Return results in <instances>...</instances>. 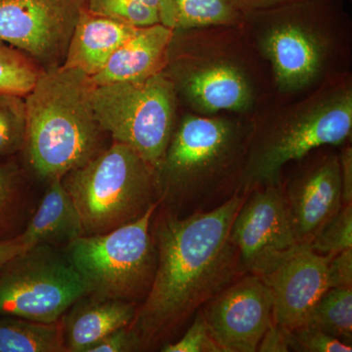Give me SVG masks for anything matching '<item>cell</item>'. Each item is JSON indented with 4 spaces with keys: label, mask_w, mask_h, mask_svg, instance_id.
<instances>
[{
    "label": "cell",
    "mask_w": 352,
    "mask_h": 352,
    "mask_svg": "<svg viewBox=\"0 0 352 352\" xmlns=\"http://www.w3.org/2000/svg\"><path fill=\"white\" fill-rule=\"evenodd\" d=\"M329 288H352V248L335 254L328 267Z\"/></svg>",
    "instance_id": "obj_30"
},
{
    "label": "cell",
    "mask_w": 352,
    "mask_h": 352,
    "mask_svg": "<svg viewBox=\"0 0 352 352\" xmlns=\"http://www.w3.org/2000/svg\"><path fill=\"white\" fill-rule=\"evenodd\" d=\"M252 120L239 193L280 184L289 164L351 141L352 74L307 94L275 98Z\"/></svg>",
    "instance_id": "obj_5"
},
{
    "label": "cell",
    "mask_w": 352,
    "mask_h": 352,
    "mask_svg": "<svg viewBox=\"0 0 352 352\" xmlns=\"http://www.w3.org/2000/svg\"><path fill=\"white\" fill-rule=\"evenodd\" d=\"M245 13L236 0H161L160 24L173 31L241 25Z\"/></svg>",
    "instance_id": "obj_20"
},
{
    "label": "cell",
    "mask_w": 352,
    "mask_h": 352,
    "mask_svg": "<svg viewBox=\"0 0 352 352\" xmlns=\"http://www.w3.org/2000/svg\"><path fill=\"white\" fill-rule=\"evenodd\" d=\"M247 197L236 193L219 207L186 217L157 208L151 224L156 274L127 327L139 351L173 342L204 305L245 275L231 228Z\"/></svg>",
    "instance_id": "obj_1"
},
{
    "label": "cell",
    "mask_w": 352,
    "mask_h": 352,
    "mask_svg": "<svg viewBox=\"0 0 352 352\" xmlns=\"http://www.w3.org/2000/svg\"><path fill=\"white\" fill-rule=\"evenodd\" d=\"M161 0H87L92 12L102 14L142 28L160 23Z\"/></svg>",
    "instance_id": "obj_25"
},
{
    "label": "cell",
    "mask_w": 352,
    "mask_h": 352,
    "mask_svg": "<svg viewBox=\"0 0 352 352\" xmlns=\"http://www.w3.org/2000/svg\"><path fill=\"white\" fill-rule=\"evenodd\" d=\"M310 248L317 254L333 256L352 248V204L344 205L324 224Z\"/></svg>",
    "instance_id": "obj_26"
},
{
    "label": "cell",
    "mask_w": 352,
    "mask_h": 352,
    "mask_svg": "<svg viewBox=\"0 0 352 352\" xmlns=\"http://www.w3.org/2000/svg\"><path fill=\"white\" fill-rule=\"evenodd\" d=\"M245 13L286 6L298 0H236Z\"/></svg>",
    "instance_id": "obj_35"
},
{
    "label": "cell",
    "mask_w": 352,
    "mask_h": 352,
    "mask_svg": "<svg viewBox=\"0 0 352 352\" xmlns=\"http://www.w3.org/2000/svg\"><path fill=\"white\" fill-rule=\"evenodd\" d=\"M138 29L124 21L92 12L85 6L69 41L64 68L92 78L105 68L113 53Z\"/></svg>",
    "instance_id": "obj_17"
},
{
    "label": "cell",
    "mask_w": 352,
    "mask_h": 352,
    "mask_svg": "<svg viewBox=\"0 0 352 352\" xmlns=\"http://www.w3.org/2000/svg\"><path fill=\"white\" fill-rule=\"evenodd\" d=\"M87 289L69 261L47 244L30 248L0 273V314L54 323Z\"/></svg>",
    "instance_id": "obj_10"
},
{
    "label": "cell",
    "mask_w": 352,
    "mask_h": 352,
    "mask_svg": "<svg viewBox=\"0 0 352 352\" xmlns=\"http://www.w3.org/2000/svg\"><path fill=\"white\" fill-rule=\"evenodd\" d=\"M29 249L21 241L19 235L12 239L0 240V273L7 264Z\"/></svg>",
    "instance_id": "obj_34"
},
{
    "label": "cell",
    "mask_w": 352,
    "mask_h": 352,
    "mask_svg": "<svg viewBox=\"0 0 352 352\" xmlns=\"http://www.w3.org/2000/svg\"><path fill=\"white\" fill-rule=\"evenodd\" d=\"M43 71L24 52L0 41V94L25 98Z\"/></svg>",
    "instance_id": "obj_23"
},
{
    "label": "cell",
    "mask_w": 352,
    "mask_h": 352,
    "mask_svg": "<svg viewBox=\"0 0 352 352\" xmlns=\"http://www.w3.org/2000/svg\"><path fill=\"white\" fill-rule=\"evenodd\" d=\"M331 258L302 244L276 270L261 278L272 294L274 323L288 330L305 325L312 308L330 289Z\"/></svg>",
    "instance_id": "obj_15"
},
{
    "label": "cell",
    "mask_w": 352,
    "mask_h": 352,
    "mask_svg": "<svg viewBox=\"0 0 352 352\" xmlns=\"http://www.w3.org/2000/svg\"><path fill=\"white\" fill-rule=\"evenodd\" d=\"M20 199L17 168L12 164H0V223L17 210Z\"/></svg>",
    "instance_id": "obj_29"
},
{
    "label": "cell",
    "mask_w": 352,
    "mask_h": 352,
    "mask_svg": "<svg viewBox=\"0 0 352 352\" xmlns=\"http://www.w3.org/2000/svg\"><path fill=\"white\" fill-rule=\"evenodd\" d=\"M139 351L135 338L129 328H120L109 333L88 349L87 352H126Z\"/></svg>",
    "instance_id": "obj_31"
},
{
    "label": "cell",
    "mask_w": 352,
    "mask_h": 352,
    "mask_svg": "<svg viewBox=\"0 0 352 352\" xmlns=\"http://www.w3.org/2000/svg\"><path fill=\"white\" fill-rule=\"evenodd\" d=\"M222 352H256L273 321V298L261 277L245 274L200 309Z\"/></svg>",
    "instance_id": "obj_14"
},
{
    "label": "cell",
    "mask_w": 352,
    "mask_h": 352,
    "mask_svg": "<svg viewBox=\"0 0 352 352\" xmlns=\"http://www.w3.org/2000/svg\"><path fill=\"white\" fill-rule=\"evenodd\" d=\"M258 351L285 352L291 351L289 347V330L278 324H270L259 342Z\"/></svg>",
    "instance_id": "obj_32"
},
{
    "label": "cell",
    "mask_w": 352,
    "mask_h": 352,
    "mask_svg": "<svg viewBox=\"0 0 352 352\" xmlns=\"http://www.w3.org/2000/svg\"><path fill=\"white\" fill-rule=\"evenodd\" d=\"M159 201L142 217L98 235H82L65 254L78 271L87 296L141 303L151 289L157 252L151 231Z\"/></svg>",
    "instance_id": "obj_8"
},
{
    "label": "cell",
    "mask_w": 352,
    "mask_h": 352,
    "mask_svg": "<svg viewBox=\"0 0 352 352\" xmlns=\"http://www.w3.org/2000/svg\"><path fill=\"white\" fill-rule=\"evenodd\" d=\"M243 25L270 65L276 99L352 74V21L342 0H298L248 12Z\"/></svg>",
    "instance_id": "obj_3"
},
{
    "label": "cell",
    "mask_w": 352,
    "mask_h": 352,
    "mask_svg": "<svg viewBox=\"0 0 352 352\" xmlns=\"http://www.w3.org/2000/svg\"><path fill=\"white\" fill-rule=\"evenodd\" d=\"M173 36V30L160 23L138 28L113 53L105 68L90 78L92 82L106 85L138 82L163 73Z\"/></svg>",
    "instance_id": "obj_16"
},
{
    "label": "cell",
    "mask_w": 352,
    "mask_h": 352,
    "mask_svg": "<svg viewBox=\"0 0 352 352\" xmlns=\"http://www.w3.org/2000/svg\"><path fill=\"white\" fill-rule=\"evenodd\" d=\"M66 351L63 322L41 323L7 316L0 319V352Z\"/></svg>",
    "instance_id": "obj_21"
},
{
    "label": "cell",
    "mask_w": 352,
    "mask_h": 352,
    "mask_svg": "<svg viewBox=\"0 0 352 352\" xmlns=\"http://www.w3.org/2000/svg\"><path fill=\"white\" fill-rule=\"evenodd\" d=\"M339 152L342 195L344 205L352 204V147L351 141L338 147Z\"/></svg>",
    "instance_id": "obj_33"
},
{
    "label": "cell",
    "mask_w": 352,
    "mask_h": 352,
    "mask_svg": "<svg viewBox=\"0 0 352 352\" xmlns=\"http://www.w3.org/2000/svg\"><path fill=\"white\" fill-rule=\"evenodd\" d=\"M87 0H0V41L45 71L63 66Z\"/></svg>",
    "instance_id": "obj_12"
},
{
    "label": "cell",
    "mask_w": 352,
    "mask_h": 352,
    "mask_svg": "<svg viewBox=\"0 0 352 352\" xmlns=\"http://www.w3.org/2000/svg\"><path fill=\"white\" fill-rule=\"evenodd\" d=\"M231 239L245 274L261 278L300 249L302 244L294 233L281 183L248 192L234 219Z\"/></svg>",
    "instance_id": "obj_11"
},
{
    "label": "cell",
    "mask_w": 352,
    "mask_h": 352,
    "mask_svg": "<svg viewBox=\"0 0 352 352\" xmlns=\"http://www.w3.org/2000/svg\"><path fill=\"white\" fill-rule=\"evenodd\" d=\"M160 349L162 352H222L208 333L200 310L177 342H166Z\"/></svg>",
    "instance_id": "obj_28"
},
{
    "label": "cell",
    "mask_w": 352,
    "mask_h": 352,
    "mask_svg": "<svg viewBox=\"0 0 352 352\" xmlns=\"http://www.w3.org/2000/svg\"><path fill=\"white\" fill-rule=\"evenodd\" d=\"M289 164L282 190L296 240L309 244L344 206L338 147L324 146Z\"/></svg>",
    "instance_id": "obj_13"
},
{
    "label": "cell",
    "mask_w": 352,
    "mask_h": 352,
    "mask_svg": "<svg viewBox=\"0 0 352 352\" xmlns=\"http://www.w3.org/2000/svg\"><path fill=\"white\" fill-rule=\"evenodd\" d=\"M291 351L302 352H351V344L323 332L311 325L289 330Z\"/></svg>",
    "instance_id": "obj_27"
},
{
    "label": "cell",
    "mask_w": 352,
    "mask_h": 352,
    "mask_svg": "<svg viewBox=\"0 0 352 352\" xmlns=\"http://www.w3.org/2000/svg\"><path fill=\"white\" fill-rule=\"evenodd\" d=\"M92 106L113 142L129 146L153 168L163 157L180 112L170 78L164 73L138 82L94 85Z\"/></svg>",
    "instance_id": "obj_9"
},
{
    "label": "cell",
    "mask_w": 352,
    "mask_h": 352,
    "mask_svg": "<svg viewBox=\"0 0 352 352\" xmlns=\"http://www.w3.org/2000/svg\"><path fill=\"white\" fill-rule=\"evenodd\" d=\"M252 124V119L236 113L201 116L180 107L154 170L159 207L186 217L239 193Z\"/></svg>",
    "instance_id": "obj_4"
},
{
    "label": "cell",
    "mask_w": 352,
    "mask_h": 352,
    "mask_svg": "<svg viewBox=\"0 0 352 352\" xmlns=\"http://www.w3.org/2000/svg\"><path fill=\"white\" fill-rule=\"evenodd\" d=\"M25 131L24 97L0 94V157L24 149Z\"/></svg>",
    "instance_id": "obj_24"
},
{
    "label": "cell",
    "mask_w": 352,
    "mask_h": 352,
    "mask_svg": "<svg viewBox=\"0 0 352 352\" xmlns=\"http://www.w3.org/2000/svg\"><path fill=\"white\" fill-rule=\"evenodd\" d=\"M94 88L89 76L61 66L43 71L25 97L24 149L41 177L62 178L103 151L106 132L92 106Z\"/></svg>",
    "instance_id": "obj_6"
},
{
    "label": "cell",
    "mask_w": 352,
    "mask_h": 352,
    "mask_svg": "<svg viewBox=\"0 0 352 352\" xmlns=\"http://www.w3.org/2000/svg\"><path fill=\"white\" fill-rule=\"evenodd\" d=\"M305 325L314 326L351 344L352 288L327 289L312 308Z\"/></svg>",
    "instance_id": "obj_22"
},
{
    "label": "cell",
    "mask_w": 352,
    "mask_h": 352,
    "mask_svg": "<svg viewBox=\"0 0 352 352\" xmlns=\"http://www.w3.org/2000/svg\"><path fill=\"white\" fill-rule=\"evenodd\" d=\"M89 296L78 300L64 319L66 351L87 352L109 333L129 327L135 316L138 303Z\"/></svg>",
    "instance_id": "obj_18"
},
{
    "label": "cell",
    "mask_w": 352,
    "mask_h": 352,
    "mask_svg": "<svg viewBox=\"0 0 352 352\" xmlns=\"http://www.w3.org/2000/svg\"><path fill=\"white\" fill-rule=\"evenodd\" d=\"M62 182L80 214L83 235L131 223L157 201L154 168L120 143L69 171Z\"/></svg>",
    "instance_id": "obj_7"
},
{
    "label": "cell",
    "mask_w": 352,
    "mask_h": 352,
    "mask_svg": "<svg viewBox=\"0 0 352 352\" xmlns=\"http://www.w3.org/2000/svg\"><path fill=\"white\" fill-rule=\"evenodd\" d=\"M163 73L180 107L197 115L254 119L276 95L270 65L243 25L173 31Z\"/></svg>",
    "instance_id": "obj_2"
},
{
    "label": "cell",
    "mask_w": 352,
    "mask_h": 352,
    "mask_svg": "<svg viewBox=\"0 0 352 352\" xmlns=\"http://www.w3.org/2000/svg\"><path fill=\"white\" fill-rule=\"evenodd\" d=\"M50 182L38 210L24 232L19 235L28 248L50 243H69L83 235L82 220L62 178Z\"/></svg>",
    "instance_id": "obj_19"
}]
</instances>
